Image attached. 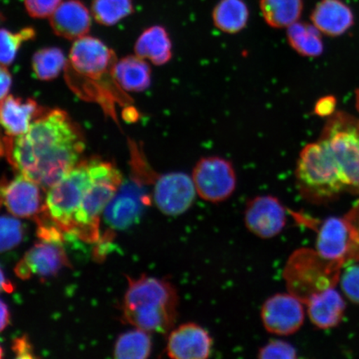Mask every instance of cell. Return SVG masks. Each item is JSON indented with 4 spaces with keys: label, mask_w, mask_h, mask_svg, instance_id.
<instances>
[{
    "label": "cell",
    "mask_w": 359,
    "mask_h": 359,
    "mask_svg": "<svg viewBox=\"0 0 359 359\" xmlns=\"http://www.w3.org/2000/svg\"><path fill=\"white\" fill-rule=\"evenodd\" d=\"M85 148L80 128L66 111H48L34 119L28 132L7 141L15 168L43 189H49L79 163Z\"/></svg>",
    "instance_id": "cell-1"
},
{
    "label": "cell",
    "mask_w": 359,
    "mask_h": 359,
    "mask_svg": "<svg viewBox=\"0 0 359 359\" xmlns=\"http://www.w3.org/2000/svg\"><path fill=\"white\" fill-rule=\"evenodd\" d=\"M179 295L168 280L142 276L128 277L122 311L123 318L149 333L168 335L176 325Z\"/></svg>",
    "instance_id": "cell-2"
},
{
    "label": "cell",
    "mask_w": 359,
    "mask_h": 359,
    "mask_svg": "<svg viewBox=\"0 0 359 359\" xmlns=\"http://www.w3.org/2000/svg\"><path fill=\"white\" fill-rule=\"evenodd\" d=\"M295 175L300 192L309 200L325 199L348 191L342 170L325 138L305 146Z\"/></svg>",
    "instance_id": "cell-3"
},
{
    "label": "cell",
    "mask_w": 359,
    "mask_h": 359,
    "mask_svg": "<svg viewBox=\"0 0 359 359\" xmlns=\"http://www.w3.org/2000/svg\"><path fill=\"white\" fill-rule=\"evenodd\" d=\"M94 180L76 212L70 234L87 242H97L100 217L123 182L122 173L109 161L93 158Z\"/></svg>",
    "instance_id": "cell-4"
},
{
    "label": "cell",
    "mask_w": 359,
    "mask_h": 359,
    "mask_svg": "<svg viewBox=\"0 0 359 359\" xmlns=\"http://www.w3.org/2000/svg\"><path fill=\"white\" fill-rule=\"evenodd\" d=\"M343 266V264L323 258L316 250H296L284 271L287 288L305 304L313 294L334 288Z\"/></svg>",
    "instance_id": "cell-5"
},
{
    "label": "cell",
    "mask_w": 359,
    "mask_h": 359,
    "mask_svg": "<svg viewBox=\"0 0 359 359\" xmlns=\"http://www.w3.org/2000/svg\"><path fill=\"white\" fill-rule=\"evenodd\" d=\"M93 158L79 161L48 189L44 209L62 231L69 233L74 217L93 182Z\"/></svg>",
    "instance_id": "cell-6"
},
{
    "label": "cell",
    "mask_w": 359,
    "mask_h": 359,
    "mask_svg": "<svg viewBox=\"0 0 359 359\" xmlns=\"http://www.w3.org/2000/svg\"><path fill=\"white\" fill-rule=\"evenodd\" d=\"M196 194L210 203H221L234 194L236 172L230 161L221 156L202 157L192 172Z\"/></svg>",
    "instance_id": "cell-7"
},
{
    "label": "cell",
    "mask_w": 359,
    "mask_h": 359,
    "mask_svg": "<svg viewBox=\"0 0 359 359\" xmlns=\"http://www.w3.org/2000/svg\"><path fill=\"white\" fill-rule=\"evenodd\" d=\"M116 62L115 53L102 40L86 35L75 40L67 65L81 79L91 80L89 84H103L105 79H115Z\"/></svg>",
    "instance_id": "cell-8"
},
{
    "label": "cell",
    "mask_w": 359,
    "mask_h": 359,
    "mask_svg": "<svg viewBox=\"0 0 359 359\" xmlns=\"http://www.w3.org/2000/svg\"><path fill=\"white\" fill-rule=\"evenodd\" d=\"M325 139L342 170L348 191L359 193V127L336 121Z\"/></svg>",
    "instance_id": "cell-9"
},
{
    "label": "cell",
    "mask_w": 359,
    "mask_h": 359,
    "mask_svg": "<svg viewBox=\"0 0 359 359\" xmlns=\"http://www.w3.org/2000/svg\"><path fill=\"white\" fill-rule=\"evenodd\" d=\"M152 200L156 208L168 217L186 213L194 203L196 191L192 178L183 172L156 175Z\"/></svg>",
    "instance_id": "cell-10"
},
{
    "label": "cell",
    "mask_w": 359,
    "mask_h": 359,
    "mask_svg": "<svg viewBox=\"0 0 359 359\" xmlns=\"http://www.w3.org/2000/svg\"><path fill=\"white\" fill-rule=\"evenodd\" d=\"M148 201L144 184L134 177L123 181L103 212V221L111 232L126 230L140 217Z\"/></svg>",
    "instance_id": "cell-11"
},
{
    "label": "cell",
    "mask_w": 359,
    "mask_h": 359,
    "mask_svg": "<svg viewBox=\"0 0 359 359\" xmlns=\"http://www.w3.org/2000/svg\"><path fill=\"white\" fill-rule=\"evenodd\" d=\"M304 303L290 293L268 298L260 311L262 324L269 334L289 336L296 333L304 321Z\"/></svg>",
    "instance_id": "cell-12"
},
{
    "label": "cell",
    "mask_w": 359,
    "mask_h": 359,
    "mask_svg": "<svg viewBox=\"0 0 359 359\" xmlns=\"http://www.w3.org/2000/svg\"><path fill=\"white\" fill-rule=\"evenodd\" d=\"M69 266L62 242L40 240L16 264L15 272L21 280H29L32 277L49 278L55 276L62 269Z\"/></svg>",
    "instance_id": "cell-13"
},
{
    "label": "cell",
    "mask_w": 359,
    "mask_h": 359,
    "mask_svg": "<svg viewBox=\"0 0 359 359\" xmlns=\"http://www.w3.org/2000/svg\"><path fill=\"white\" fill-rule=\"evenodd\" d=\"M244 221L246 228L255 236L272 239L286 226V209L275 196H259L247 203Z\"/></svg>",
    "instance_id": "cell-14"
},
{
    "label": "cell",
    "mask_w": 359,
    "mask_h": 359,
    "mask_svg": "<svg viewBox=\"0 0 359 359\" xmlns=\"http://www.w3.org/2000/svg\"><path fill=\"white\" fill-rule=\"evenodd\" d=\"M2 205L20 218L38 217L44 210L39 186L22 174L10 182L0 180V208Z\"/></svg>",
    "instance_id": "cell-15"
},
{
    "label": "cell",
    "mask_w": 359,
    "mask_h": 359,
    "mask_svg": "<svg viewBox=\"0 0 359 359\" xmlns=\"http://www.w3.org/2000/svg\"><path fill=\"white\" fill-rule=\"evenodd\" d=\"M213 339L196 323L173 327L168 334L167 354L174 359H206L212 355Z\"/></svg>",
    "instance_id": "cell-16"
},
{
    "label": "cell",
    "mask_w": 359,
    "mask_h": 359,
    "mask_svg": "<svg viewBox=\"0 0 359 359\" xmlns=\"http://www.w3.org/2000/svg\"><path fill=\"white\" fill-rule=\"evenodd\" d=\"M91 13L81 0H66L49 17V22L56 35L77 40L89 33L92 25Z\"/></svg>",
    "instance_id": "cell-17"
},
{
    "label": "cell",
    "mask_w": 359,
    "mask_h": 359,
    "mask_svg": "<svg viewBox=\"0 0 359 359\" xmlns=\"http://www.w3.org/2000/svg\"><path fill=\"white\" fill-rule=\"evenodd\" d=\"M43 114L42 107L32 98L8 95L0 101V126L12 137L28 132L32 121Z\"/></svg>",
    "instance_id": "cell-18"
},
{
    "label": "cell",
    "mask_w": 359,
    "mask_h": 359,
    "mask_svg": "<svg viewBox=\"0 0 359 359\" xmlns=\"http://www.w3.org/2000/svg\"><path fill=\"white\" fill-rule=\"evenodd\" d=\"M304 304L307 305L309 320L321 330L339 325L346 308L342 296L334 288L313 294Z\"/></svg>",
    "instance_id": "cell-19"
},
{
    "label": "cell",
    "mask_w": 359,
    "mask_h": 359,
    "mask_svg": "<svg viewBox=\"0 0 359 359\" xmlns=\"http://www.w3.org/2000/svg\"><path fill=\"white\" fill-rule=\"evenodd\" d=\"M348 233L344 217H330L318 232L316 251L323 258L347 264Z\"/></svg>",
    "instance_id": "cell-20"
},
{
    "label": "cell",
    "mask_w": 359,
    "mask_h": 359,
    "mask_svg": "<svg viewBox=\"0 0 359 359\" xmlns=\"http://www.w3.org/2000/svg\"><path fill=\"white\" fill-rule=\"evenodd\" d=\"M311 20L321 33L339 36L351 28L354 18L350 8L340 0H322L314 8Z\"/></svg>",
    "instance_id": "cell-21"
},
{
    "label": "cell",
    "mask_w": 359,
    "mask_h": 359,
    "mask_svg": "<svg viewBox=\"0 0 359 359\" xmlns=\"http://www.w3.org/2000/svg\"><path fill=\"white\" fill-rule=\"evenodd\" d=\"M135 53L156 66L167 65L172 58V43L163 26H151L139 36L134 47Z\"/></svg>",
    "instance_id": "cell-22"
},
{
    "label": "cell",
    "mask_w": 359,
    "mask_h": 359,
    "mask_svg": "<svg viewBox=\"0 0 359 359\" xmlns=\"http://www.w3.org/2000/svg\"><path fill=\"white\" fill-rule=\"evenodd\" d=\"M114 77L119 87L125 91L140 93L150 87L151 70L145 60L137 55H129L116 61Z\"/></svg>",
    "instance_id": "cell-23"
},
{
    "label": "cell",
    "mask_w": 359,
    "mask_h": 359,
    "mask_svg": "<svg viewBox=\"0 0 359 359\" xmlns=\"http://www.w3.org/2000/svg\"><path fill=\"white\" fill-rule=\"evenodd\" d=\"M250 11L244 0H219L212 12L214 25L222 32L235 34L248 24Z\"/></svg>",
    "instance_id": "cell-24"
},
{
    "label": "cell",
    "mask_w": 359,
    "mask_h": 359,
    "mask_svg": "<svg viewBox=\"0 0 359 359\" xmlns=\"http://www.w3.org/2000/svg\"><path fill=\"white\" fill-rule=\"evenodd\" d=\"M264 21L273 29L288 28L302 17L303 0H260Z\"/></svg>",
    "instance_id": "cell-25"
},
{
    "label": "cell",
    "mask_w": 359,
    "mask_h": 359,
    "mask_svg": "<svg viewBox=\"0 0 359 359\" xmlns=\"http://www.w3.org/2000/svg\"><path fill=\"white\" fill-rule=\"evenodd\" d=\"M320 33L314 25L296 22L288 27L287 39L290 46L300 55L317 57L324 50Z\"/></svg>",
    "instance_id": "cell-26"
},
{
    "label": "cell",
    "mask_w": 359,
    "mask_h": 359,
    "mask_svg": "<svg viewBox=\"0 0 359 359\" xmlns=\"http://www.w3.org/2000/svg\"><path fill=\"white\" fill-rule=\"evenodd\" d=\"M149 332L138 329L121 334L115 344L114 357L118 359H146L151 355Z\"/></svg>",
    "instance_id": "cell-27"
},
{
    "label": "cell",
    "mask_w": 359,
    "mask_h": 359,
    "mask_svg": "<svg viewBox=\"0 0 359 359\" xmlns=\"http://www.w3.org/2000/svg\"><path fill=\"white\" fill-rule=\"evenodd\" d=\"M67 65L65 53L56 47L39 49L33 56L32 69L35 77L39 80L55 79Z\"/></svg>",
    "instance_id": "cell-28"
},
{
    "label": "cell",
    "mask_w": 359,
    "mask_h": 359,
    "mask_svg": "<svg viewBox=\"0 0 359 359\" xmlns=\"http://www.w3.org/2000/svg\"><path fill=\"white\" fill-rule=\"evenodd\" d=\"M134 12L133 0H93V19L103 26H114Z\"/></svg>",
    "instance_id": "cell-29"
},
{
    "label": "cell",
    "mask_w": 359,
    "mask_h": 359,
    "mask_svg": "<svg viewBox=\"0 0 359 359\" xmlns=\"http://www.w3.org/2000/svg\"><path fill=\"white\" fill-rule=\"evenodd\" d=\"M36 37L33 27H26L13 33L6 29H0V64L8 66L15 60L22 44Z\"/></svg>",
    "instance_id": "cell-30"
},
{
    "label": "cell",
    "mask_w": 359,
    "mask_h": 359,
    "mask_svg": "<svg viewBox=\"0 0 359 359\" xmlns=\"http://www.w3.org/2000/svg\"><path fill=\"white\" fill-rule=\"evenodd\" d=\"M24 237V226L15 218L1 215L0 217V253L15 248Z\"/></svg>",
    "instance_id": "cell-31"
},
{
    "label": "cell",
    "mask_w": 359,
    "mask_h": 359,
    "mask_svg": "<svg viewBox=\"0 0 359 359\" xmlns=\"http://www.w3.org/2000/svg\"><path fill=\"white\" fill-rule=\"evenodd\" d=\"M348 233L347 264L359 260V201L344 217Z\"/></svg>",
    "instance_id": "cell-32"
},
{
    "label": "cell",
    "mask_w": 359,
    "mask_h": 359,
    "mask_svg": "<svg viewBox=\"0 0 359 359\" xmlns=\"http://www.w3.org/2000/svg\"><path fill=\"white\" fill-rule=\"evenodd\" d=\"M258 358L260 359H294L297 358V351L285 341L273 339L259 349Z\"/></svg>",
    "instance_id": "cell-33"
},
{
    "label": "cell",
    "mask_w": 359,
    "mask_h": 359,
    "mask_svg": "<svg viewBox=\"0 0 359 359\" xmlns=\"http://www.w3.org/2000/svg\"><path fill=\"white\" fill-rule=\"evenodd\" d=\"M341 288L346 297L359 304V266H349L341 276Z\"/></svg>",
    "instance_id": "cell-34"
},
{
    "label": "cell",
    "mask_w": 359,
    "mask_h": 359,
    "mask_svg": "<svg viewBox=\"0 0 359 359\" xmlns=\"http://www.w3.org/2000/svg\"><path fill=\"white\" fill-rule=\"evenodd\" d=\"M64 0H24L29 15L34 19L50 17Z\"/></svg>",
    "instance_id": "cell-35"
},
{
    "label": "cell",
    "mask_w": 359,
    "mask_h": 359,
    "mask_svg": "<svg viewBox=\"0 0 359 359\" xmlns=\"http://www.w3.org/2000/svg\"><path fill=\"white\" fill-rule=\"evenodd\" d=\"M13 351L15 353L17 358H35L34 348L31 344L28 337H20L13 341Z\"/></svg>",
    "instance_id": "cell-36"
},
{
    "label": "cell",
    "mask_w": 359,
    "mask_h": 359,
    "mask_svg": "<svg viewBox=\"0 0 359 359\" xmlns=\"http://www.w3.org/2000/svg\"><path fill=\"white\" fill-rule=\"evenodd\" d=\"M6 67L0 64V101L8 95L12 86V76Z\"/></svg>",
    "instance_id": "cell-37"
},
{
    "label": "cell",
    "mask_w": 359,
    "mask_h": 359,
    "mask_svg": "<svg viewBox=\"0 0 359 359\" xmlns=\"http://www.w3.org/2000/svg\"><path fill=\"white\" fill-rule=\"evenodd\" d=\"M335 100L332 97L322 98L317 102L316 112L320 116H326L332 114L334 109Z\"/></svg>",
    "instance_id": "cell-38"
},
{
    "label": "cell",
    "mask_w": 359,
    "mask_h": 359,
    "mask_svg": "<svg viewBox=\"0 0 359 359\" xmlns=\"http://www.w3.org/2000/svg\"><path fill=\"white\" fill-rule=\"evenodd\" d=\"M11 321L10 309L7 304L0 299V332L6 330Z\"/></svg>",
    "instance_id": "cell-39"
},
{
    "label": "cell",
    "mask_w": 359,
    "mask_h": 359,
    "mask_svg": "<svg viewBox=\"0 0 359 359\" xmlns=\"http://www.w3.org/2000/svg\"><path fill=\"white\" fill-rule=\"evenodd\" d=\"M13 290V285L12 283L7 280L6 276L1 267H0V293L3 292H7V293H11Z\"/></svg>",
    "instance_id": "cell-40"
},
{
    "label": "cell",
    "mask_w": 359,
    "mask_h": 359,
    "mask_svg": "<svg viewBox=\"0 0 359 359\" xmlns=\"http://www.w3.org/2000/svg\"><path fill=\"white\" fill-rule=\"evenodd\" d=\"M7 154V140H0V156Z\"/></svg>",
    "instance_id": "cell-41"
},
{
    "label": "cell",
    "mask_w": 359,
    "mask_h": 359,
    "mask_svg": "<svg viewBox=\"0 0 359 359\" xmlns=\"http://www.w3.org/2000/svg\"><path fill=\"white\" fill-rule=\"evenodd\" d=\"M4 357V350L1 347V345H0V358H2Z\"/></svg>",
    "instance_id": "cell-42"
},
{
    "label": "cell",
    "mask_w": 359,
    "mask_h": 359,
    "mask_svg": "<svg viewBox=\"0 0 359 359\" xmlns=\"http://www.w3.org/2000/svg\"><path fill=\"white\" fill-rule=\"evenodd\" d=\"M0 17H1V15H0Z\"/></svg>",
    "instance_id": "cell-43"
}]
</instances>
